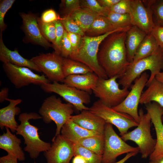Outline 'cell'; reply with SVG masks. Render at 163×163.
Listing matches in <instances>:
<instances>
[{"label": "cell", "instance_id": "25", "mask_svg": "<svg viewBox=\"0 0 163 163\" xmlns=\"http://www.w3.org/2000/svg\"><path fill=\"white\" fill-rule=\"evenodd\" d=\"M142 92L139 104H146L154 101L163 108V84L154 78Z\"/></svg>", "mask_w": 163, "mask_h": 163}, {"label": "cell", "instance_id": "20", "mask_svg": "<svg viewBox=\"0 0 163 163\" xmlns=\"http://www.w3.org/2000/svg\"><path fill=\"white\" fill-rule=\"evenodd\" d=\"M6 101H9V104L0 109V127L2 129L7 127L12 133H15L18 125L15 120V116L21 113L20 108L17 105L21 103L22 100L7 98Z\"/></svg>", "mask_w": 163, "mask_h": 163}, {"label": "cell", "instance_id": "35", "mask_svg": "<svg viewBox=\"0 0 163 163\" xmlns=\"http://www.w3.org/2000/svg\"><path fill=\"white\" fill-rule=\"evenodd\" d=\"M81 8L79 0H62L60 11L63 17L70 16L73 12Z\"/></svg>", "mask_w": 163, "mask_h": 163}, {"label": "cell", "instance_id": "22", "mask_svg": "<svg viewBox=\"0 0 163 163\" xmlns=\"http://www.w3.org/2000/svg\"><path fill=\"white\" fill-rule=\"evenodd\" d=\"M99 78L94 72H90L69 75L65 78L63 82L68 85L89 93L96 86Z\"/></svg>", "mask_w": 163, "mask_h": 163}, {"label": "cell", "instance_id": "8", "mask_svg": "<svg viewBox=\"0 0 163 163\" xmlns=\"http://www.w3.org/2000/svg\"><path fill=\"white\" fill-rule=\"evenodd\" d=\"M112 125L108 123H106V125L102 163H114L117 158L121 155L131 152H139V148L126 143L117 134Z\"/></svg>", "mask_w": 163, "mask_h": 163}, {"label": "cell", "instance_id": "49", "mask_svg": "<svg viewBox=\"0 0 163 163\" xmlns=\"http://www.w3.org/2000/svg\"><path fill=\"white\" fill-rule=\"evenodd\" d=\"M73 158L72 163H86L83 158L79 155H76Z\"/></svg>", "mask_w": 163, "mask_h": 163}, {"label": "cell", "instance_id": "29", "mask_svg": "<svg viewBox=\"0 0 163 163\" xmlns=\"http://www.w3.org/2000/svg\"><path fill=\"white\" fill-rule=\"evenodd\" d=\"M74 143L78 144L99 155L102 156L105 143L104 134L83 138Z\"/></svg>", "mask_w": 163, "mask_h": 163}, {"label": "cell", "instance_id": "18", "mask_svg": "<svg viewBox=\"0 0 163 163\" xmlns=\"http://www.w3.org/2000/svg\"><path fill=\"white\" fill-rule=\"evenodd\" d=\"M70 119L84 128L104 134L106 122L89 110H84L78 114L72 115Z\"/></svg>", "mask_w": 163, "mask_h": 163}, {"label": "cell", "instance_id": "2", "mask_svg": "<svg viewBox=\"0 0 163 163\" xmlns=\"http://www.w3.org/2000/svg\"><path fill=\"white\" fill-rule=\"evenodd\" d=\"M130 27L120 28L104 34L95 37H82L80 45L69 57L80 62L89 67L99 78L107 79L108 77L103 69L99 64L97 55L102 42L108 36L114 33L127 31Z\"/></svg>", "mask_w": 163, "mask_h": 163}, {"label": "cell", "instance_id": "16", "mask_svg": "<svg viewBox=\"0 0 163 163\" xmlns=\"http://www.w3.org/2000/svg\"><path fill=\"white\" fill-rule=\"evenodd\" d=\"M130 14L133 26H137L147 34H150L155 24L152 17V11L145 7L139 0H131Z\"/></svg>", "mask_w": 163, "mask_h": 163}, {"label": "cell", "instance_id": "41", "mask_svg": "<svg viewBox=\"0 0 163 163\" xmlns=\"http://www.w3.org/2000/svg\"><path fill=\"white\" fill-rule=\"evenodd\" d=\"M62 18H61L54 10L52 9L45 11L40 18L42 21L45 23L54 22L61 20Z\"/></svg>", "mask_w": 163, "mask_h": 163}, {"label": "cell", "instance_id": "28", "mask_svg": "<svg viewBox=\"0 0 163 163\" xmlns=\"http://www.w3.org/2000/svg\"><path fill=\"white\" fill-rule=\"evenodd\" d=\"M98 16L88 9L81 8L70 16L85 33Z\"/></svg>", "mask_w": 163, "mask_h": 163}, {"label": "cell", "instance_id": "19", "mask_svg": "<svg viewBox=\"0 0 163 163\" xmlns=\"http://www.w3.org/2000/svg\"><path fill=\"white\" fill-rule=\"evenodd\" d=\"M0 60L3 63H9L20 67H26L38 72H41L39 68L30 59L24 58L17 50L12 51L5 45L0 32Z\"/></svg>", "mask_w": 163, "mask_h": 163}, {"label": "cell", "instance_id": "30", "mask_svg": "<svg viewBox=\"0 0 163 163\" xmlns=\"http://www.w3.org/2000/svg\"><path fill=\"white\" fill-rule=\"evenodd\" d=\"M62 71L65 78L69 75L93 72L88 66L69 58H63Z\"/></svg>", "mask_w": 163, "mask_h": 163}, {"label": "cell", "instance_id": "31", "mask_svg": "<svg viewBox=\"0 0 163 163\" xmlns=\"http://www.w3.org/2000/svg\"><path fill=\"white\" fill-rule=\"evenodd\" d=\"M116 28H125L132 26L129 14H120L109 11L106 17Z\"/></svg>", "mask_w": 163, "mask_h": 163}, {"label": "cell", "instance_id": "32", "mask_svg": "<svg viewBox=\"0 0 163 163\" xmlns=\"http://www.w3.org/2000/svg\"><path fill=\"white\" fill-rule=\"evenodd\" d=\"M74 156L79 155L82 157L86 163H102V156L78 144L74 143Z\"/></svg>", "mask_w": 163, "mask_h": 163}, {"label": "cell", "instance_id": "42", "mask_svg": "<svg viewBox=\"0 0 163 163\" xmlns=\"http://www.w3.org/2000/svg\"><path fill=\"white\" fill-rule=\"evenodd\" d=\"M156 2L152 8L156 20L155 25L163 26V0Z\"/></svg>", "mask_w": 163, "mask_h": 163}, {"label": "cell", "instance_id": "13", "mask_svg": "<svg viewBox=\"0 0 163 163\" xmlns=\"http://www.w3.org/2000/svg\"><path fill=\"white\" fill-rule=\"evenodd\" d=\"M63 58L54 52L40 54L30 59L50 81L59 82H63L65 78L62 71Z\"/></svg>", "mask_w": 163, "mask_h": 163}, {"label": "cell", "instance_id": "43", "mask_svg": "<svg viewBox=\"0 0 163 163\" xmlns=\"http://www.w3.org/2000/svg\"><path fill=\"white\" fill-rule=\"evenodd\" d=\"M151 33L159 46L163 48V26L155 25Z\"/></svg>", "mask_w": 163, "mask_h": 163}, {"label": "cell", "instance_id": "34", "mask_svg": "<svg viewBox=\"0 0 163 163\" xmlns=\"http://www.w3.org/2000/svg\"><path fill=\"white\" fill-rule=\"evenodd\" d=\"M81 8L88 9L98 15L106 17L109 11L102 6L97 0H80Z\"/></svg>", "mask_w": 163, "mask_h": 163}, {"label": "cell", "instance_id": "5", "mask_svg": "<svg viewBox=\"0 0 163 163\" xmlns=\"http://www.w3.org/2000/svg\"><path fill=\"white\" fill-rule=\"evenodd\" d=\"M73 107L69 103H63L60 98L52 95L44 100L38 112L45 123L55 122L56 126V136L60 134L63 125L70 119L74 112Z\"/></svg>", "mask_w": 163, "mask_h": 163}, {"label": "cell", "instance_id": "53", "mask_svg": "<svg viewBox=\"0 0 163 163\" xmlns=\"http://www.w3.org/2000/svg\"><path fill=\"white\" fill-rule=\"evenodd\" d=\"M23 163H27L23 162ZM34 163H36V162L35 161H34Z\"/></svg>", "mask_w": 163, "mask_h": 163}, {"label": "cell", "instance_id": "6", "mask_svg": "<svg viewBox=\"0 0 163 163\" xmlns=\"http://www.w3.org/2000/svg\"><path fill=\"white\" fill-rule=\"evenodd\" d=\"M139 122L137 127L132 131L121 136L125 141L134 142L139 149V152L143 158H146L152 153L156 144L151 133V119L148 113H145L143 110H139Z\"/></svg>", "mask_w": 163, "mask_h": 163}, {"label": "cell", "instance_id": "33", "mask_svg": "<svg viewBox=\"0 0 163 163\" xmlns=\"http://www.w3.org/2000/svg\"><path fill=\"white\" fill-rule=\"evenodd\" d=\"M38 22L43 35L47 41L52 43L53 46L56 39V27L54 22L44 23L39 18H38Z\"/></svg>", "mask_w": 163, "mask_h": 163}, {"label": "cell", "instance_id": "46", "mask_svg": "<svg viewBox=\"0 0 163 163\" xmlns=\"http://www.w3.org/2000/svg\"><path fill=\"white\" fill-rule=\"evenodd\" d=\"M18 160L15 156L8 154L0 158V163H18Z\"/></svg>", "mask_w": 163, "mask_h": 163}, {"label": "cell", "instance_id": "38", "mask_svg": "<svg viewBox=\"0 0 163 163\" xmlns=\"http://www.w3.org/2000/svg\"><path fill=\"white\" fill-rule=\"evenodd\" d=\"M15 0H4L0 3V29L1 32L4 30L7 27L4 22L5 16L7 11L11 8Z\"/></svg>", "mask_w": 163, "mask_h": 163}, {"label": "cell", "instance_id": "45", "mask_svg": "<svg viewBox=\"0 0 163 163\" xmlns=\"http://www.w3.org/2000/svg\"><path fill=\"white\" fill-rule=\"evenodd\" d=\"M120 0H97L100 5L108 10L115 5L119 2Z\"/></svg>", "mask_w": 163, "mask_h": 163}, {"label": "cell", "instance_id": "11", "mask_svg": "<svg viewBox=\"0 0 163 163\" xmlns=\"http://www.w3.org/2000/svg\"><path fill=\"white\" fill-rule=\"evenodd\" d=\"M3 68L8 79L17 88L30 84L41 85L50 82L45 75L36 74L27 67L6 63H3Z\"/></svg>", "mask_w": 163, "mask_h": 163}, {"label": "cell", "instance_id": "15", "mask_svg": "<svg viewBox=\"0 0 163 163\" xmlns=\"http://www.w3.org/2000/svg\"><path fill=\"white\" fill-rule=\"evenodd\" d=\"M145 108L150 117L156 134V144L154 151L149 156L150 161H154L163 157V123L162 120L163 108L154 102L145 104Z\"/></svg>", "mask_w": 163, "mask_h": 163}, {"label": "cell", "instance_id": "14", "mask_svg": "<svg viewBox=\"0 0 163 163\" xmlns=\"http://www.w3.org/2000/svg\"><path fill=\"white\" fill-rule=\"evenodd\" d=\"M52 141L50 149L44 152L47 163H70L74 156V143L60 134Z\"/></svg>", "mask_w": 163, "mask_h": 163}, {"label": "cell", "instance_id": "21", "mask_svg": "<svg viewBox=\"0 0 163 163\" xmlns=\"http://www.w3.org/2000/svg\"><path fill=\"white\" fill-rule=\"evenodd\" d=\"M5 129L6 132L0 136V148L7 152L8 154L15 156L19 161H24L25 156L20 146L21 139L12 134L8 128L5 127Z\"/></svg>", "mask_w": 163, "mask_h": 163}, {"label": "cell", "instance_id": "23", "mask_svg": "<svg viewBox=\"0 0 163 163\" xmlns=\"http://www.w3.org/2000/svg\"><path fill=\"white\" fill-rule=\"evenodd\" d=\"M147 34L135 26H132L126 32L125 45L128 61L131 63L139 45Z\"/></svg>", "mask_w": 163, "mask_h": 163}, {"label": "cell", "instance_id": "9", "mask_svg": "<svg viewBox=\"0 0 163 163\" xmlns=\"http://www.w3.org/2000/svg\"><path fill=\"white\" fill-rule=\"evenodd\" d=\"M89 110L102 118L106 123L115 126L121 136L127 133L129 129L137 126L139 124L129 115L114 110L104 104L99 99L93 103Z\"/></svg>", "mask_w": 163, "mask_h": 163}, {"label": "cell", "instance_id": "1", "mask_svg": "<svg viewBox=\"0 0 163 163\" xmlns=\"http://www.w3.org/2000/svg\"><path fill=\"white\" fill-rule=\"evenodd\" d=\"M127 31L112 34L99 46L98 61L108 78L116 76L120 78L130 64L127 60L125 45Z\"/></svg>", "mask_w": 163, "mask_h": 163}, {"label": "cell", "instance_id": "36", "mask_svg": "<svg viewBox=\"0 0 163 163\" xmlns=\"http://www.w3.org/2000/svg\"><path fill=\"white\" fill-rule=\"evenodd\" d=\"M60 21L68 33L78 34L82 37L85 35V33L70 16L62 17Z\"/></svg>", "mask_w": 163, "mask_h": 163}, {"label": "cell", "instance_id": "27", "mask_svg": "<svg viewBox=\"0 0 163 163\" xmlns=\"http://www.w3.org/2000/svg\"><path fill=\"white\" fill-rule=\"evenodd\" d=\"M159 47L151 34H147L138 48L132 62L151 55Z\"/></svg>", "mask_w": 163, "mask_h": 163}, {"label": "cell", "instance_id": "17", "mask_svg": "<svg viewBox=\"0 0 163 163\" xmlns=\"http://www.w3.org/2000/svg\"><path fill=\"white\" fill-rule=\"evenodd\" d=\"M20 14L22 19L25 34L30 42L45 48L53 47L52 44L42 34L38 24V17L31 13H21Z\"/></svg>", "mask_w": 163, "mask_h": 163}, {"label": "cell", "instance_id": "51", "mask_svg": "<svg viewBox=\"0 0 163 163\" xmlns=\"http://www.w3.org/2000/svg\"><path fill=\"white\" fill-rule=\"evenodd\" d=\"M149 163H163V157L154 161H150Z\"/></svg>", "mask_w": 163, "mask_h": 163}, {"label": "cell", "instance_id": "40", "mask_svg": "<svg viewBox=\"0 0 163 163\" xmlns=\"http://www.w3.org/2000/svg\"><path fill=\"white\" fill-rule=\"evenodd\" d=\"M72 46L65 30L62 40L61 46V56L63 58H69L72 52Z\"/></svg>", "mask_w": 163, "mask_h": 163}, {"label": "cell", "instance_id": "26", "mask_svg": "<svg viewBox=\"0 0 163 163\" xmlns=\"http://www.w3.org/2000/svg\"><path fill=\"white\" fill-rule=\"evenodd\" d=\"M116 29L107 18L99 15L85 32V35L95 37L104 34Z\"/></svg>", "mask_w": 163, "mask_h": 163}, {"label": "cell", "instance_id": "44", "mask_svg": "<svg viewBox=\"0 0 163 163\" xmlns=\"http://www.w3.org/2000/svg\"><path fill=\"white\" fill-rule=\"evenodd\" d=\"M68 35L72 46L73 52L79 46L82 37L78 34L72 33H68Z\"/></svg>", "mask_w": 163, "mask_h": 163}, {"label": "cell", "instance_id": "47", "mask_svg": "<svg viewBox=\"0 0 163 163\" xmlns=\"http://www.w3.org/2000/svg\"><path fill=\"white\" fill-rule=\"evenodd\" d=\"M9 88H2L0 92V102L2 103L8 98V95Z\"/></svg>", "mask_w": 163, "mask_h": 163}, {"label": "cell", "instance_id": "3", "mask_svg": "<svg viewBox=\"0 0 163 163\" xmlns=\"http://www.w3.org/2000/svg\"><path fill=\"white\" fill-rule=\"evenodd\" d=\"M42 119L39 114L35 112H24L20 114L18 120L20 123L16 131V135L22 136L24 140L26 146L24 151L28 152L30 157L33 159L37 158L40 153L49 150L51 144L41 140L39 135V129L30 124V120Z\"/></svg>", "mask_w": 163, "mask_h": 163}, {"label": "cell", "instance_id": "52", "mask_svg": "<svg viewBox=\"0 0 163 163\" xmlns=\"http://www.w3.org/2000/svg\"><path fill=\"white\" fill-rule=\"evenodd\" d=\"M162 56H163V50H162Z\"/></svg>", "mask_w": 163, "mask_h": 163}, {"label": "cell", "instance_id": "37", "mask_svg": "<svg viewBox=\"0 0 163 163\" xmlns=\"http://www.w3.org/2000/svg\"><path fill=\"white\" fill-rule=\"evenodd\" d=\"M56 27V39L53 48L55 52L61 55V46L65 29L60 21L54 22Z\"/></svg>", "mask_w": 163, "mask_h": 163}, {"label": "cell", "instance_id": "7", "mask_svg": "<svg viewBox=\"0 0 163 163\" xmlns=\"http://www.w3.org/2000/svg\"><path fill=\"white\" fill-rule=\"evenodd\" d=\"M116 76L110 78H99L97 83L92 90L95 96L98 98L104 104L110 107L120 104L129 93L128 89L119 87L117 81L119 78Z\"/></svg>", "mask_w": 163, "mask_h": 163}, {"label": "cell", "instance_id": "4", "mask_svg": "<svg viewBox=\"0 0 163 163\" xmlns=\"http://www.w3.org/2000/svg\"><path fill=\"white\" fill-rule=\"evenodd\" d=\"M163 48L159 46L151 55L135 62L131 63L119 78V85L128 89L132 82L146 70L151 75L146 86H147L163 68Z\"/></svg>", "mask_w": 163, "mask_h": 163}, {"label": "cell", "instance_id": "12", "mask_svg": "<svg viewBox=\"0 0 163 163\" xmlns=\"http://www.w3.org/2000/svg\"><path fill=\"white\" fill-rule=\"evenodd\" d=\"M149 77V75L146 72L143 73L135 80L130 91L124 99L119 105L112 108L116 111L129 115L139 123L138 106Z\"/></svg>", "mask_w": 163, "mask_h": 163}, {"label": "cell", "instance_id": "10", "mask_svg": "<svg viewBox=\"0 0 163 163\" xmlns=\"http://www.w3.org/2000/svg\"><path fill=\"white\" fill-rule=\"evenodd\" d=\"M40 86L44 91L58 94L78 111L89 110V108L84 104H88L91 101L90 94L87 92L57 82L44 83Z\"/></svg>", "mask_w": 163, "mask_h": 163}, {"label": "cell", "instance_id": "24", "mask_svg": "<svg viewBox=\"0 0 163 163\" xmlns=\"http://www.w3.org/2000/svg\"><path fill=\"white\" fill-rule=\"evenodd\" d=\"M60 133L62 136L73 143L83 138L104 135L84 128L74 123L71 119L63 125Z\"/></svg>", "mask_w": 163, "mask_h": 163}, {"label": "cell", "instance_id": "48", "mask_svg": "<svg viewBox=\"0 0 163 163\" xmlns=\"http://www.w3.org/2000/svg\"><path fill=\"white\" fill-rule=\"evenodd\" d=\"M138 153L136 152H131L127 153L126 155L122 159L119 161L114 163H124L129 158L132 157L134 156Z\"/></svg>", "mask_w": 163, "mask_h": 163}, {"label": "cell", "instance_id": "50", "mask_svg": "<svg viewBox=\"0 0 163 163\" xmlns=\"http://www.w3.org/2000/svg\"><path fill=\"white\" fill-rule=\"evenodd\" d=\"M155 78L163 84V71L159 72L155 77Z\"/></svg>", "mask_w": 163, "mask_h": 163}, {"label": "cell", "instance_id": "39", "mask_svg": "<svg viewBox=\"0 0 163 163\" xmlns=\"http://www.w3.org/2000/svg\"><path fill=\"white\" fill-rule=\"evenodd\" d=\"M131 7V0H120L108 9L110 11L120 14H129Z\"/></svg>", "mask_w": 163, "mask_h": 163}]
</instances>
